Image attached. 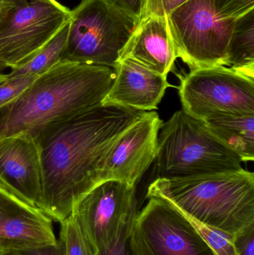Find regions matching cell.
Listing matches in <instances>:
<instances>
[{
    "label": "cell",
    "instance_id": "19",
    "mask_svg": "<svg viewBox=\"0 0 254 255\" xmlns=\"http://www.w3.org/2000/svg\"><path fill=\"white\" fill-rule=\"evenodd\" d=\"M60 224L59 238L64 243L65 255H93L73 214Z\"/></svg>",
    "mask_w": 254,
    "mask_h": 255
},
{
    "label": "cell",
    "instance_id": "10",
    "mask_svg": "<svg viewBox=\"0 0 254 255\" xmlns=\"http://www.w3.org/2000/svg\"><path fill=\"white\" fill-rule=\"evenodd\" d=\"M148 198L131 229L135 255H216L184 214L165 199Z\"/></svg>",
    "mask_w": 254,
    "mask_h": 255
},
{
    "label": "cell",
    "instance_id": "4",
    "mask_svg": "<svg viewBox=\"0 0 254 255\" xmlns=\"http://www.w3.org/2000/svg\"><path fill=\"white\" fill-rule=\"evenodd\" d=\"M158 178L240 170L243 160L206 125L183 109L163 123L158 134Z\"/></svg>",
    "mask_w": 254,
    "mask_h": 255
},
{
    "label": "cell",
    "instance_id": "22",
    "mask_svg": "<svg viewBox=\"0 0 254 255\" xmlns=\"http://www.w3.org/2000/svg\"><path fill=\"white\" fill-rule=\"evenodd\" d=\"M216 14L222 19H237L254 9V0H213Z\"/></svg>",
    "mask_w": 254,
    "mask_h": 255
},
{
    "label": "cell",
    "instance_id": "24",
    "mask_svg": "<svg viewBox=\"0 0 254 255\" xmlns=\"http://www.w3.org/2000/svg\"><path fill=\"white\" fill-rule=\"evenodd\" d=\"M4 255H65L64 243L61 239L56 244L44 246L37 248L29 249L22 251L13 252Z\"/></svg>",
    "mask_w": 254,
    "mask_h": 255
},
{
    "label": "cell",
    "instance_id": "27",
    "mask_svg": "<svg viewBox=\"0 0 254 255\" xmlns=\"http://www.w3.org/2000/svg\"><path fill=\"white\" fill-rule=\"evenodd\" d=\"M131 236V235H130ZM130 236L126 239L124 240L119 247L116 248V251L111 255H135L133 253L132 249L130 244Z\"/></svg>",
    "mask_w": 254,
    "mask_h": 255
},
{
    "label": "cell",
    "instance_id": "1",
    "mask_svg": "<svg viewBox=\"0 0 254 255\" xmlns=\"http://www.w3.org/2000/svg\"><path fill=\"white\" fill-rule=\"evenodd\" d=\"M146 112L102 105L43 130L41 190L37 208L61 223L78 202L101 182V160L118 136Z\"/></svg>",
    "mask_w": 254,
    "mask_h": 255
},
{
    "label": "cell",
    "instance_id": "12",
    "mask_svg": "<svg viewBox=\"0 0 254 255\" xmlns=\"http://www.w3.org/2000/svg\"><path fill=\"white\" fill-rule=\"evenodd\" d=\"M57 241L52 219L0 188V253L52 245Z\"/></svg>",
    "mask_w": 254,
    "mask_h": 255
},
{
    "label": "cell",
    "instance_id": "16",
    "mask_svg": "<svg viewBox=\"0 0 254 255\" xmlns=\"http://www.w3.org/2000/svg\"><path fill=\"white\" fill-rule=\"evenodd\" d=\"M210 131L243 162L254 160V115H218L204 121Z\"/></svg>",
    "mask_w": 254,
    "mask_h": 255
},
{
    "label": "cell",
    "instance_id": "18",
    "mask_svg": "<svg viewBox=\"0 0 254 255\" xmlns=\"http://www.w3.org/2000/svg\"><path fill=\"white\" fill-rule=\"evenodd\" d=\"M70 21L60 30L59 32L33 58L25 64L11 69L7 77L14 76H40L50 70L61 61V55L65 47L68 36Z\"/></svg>",
    "mask_w": 254,
    "mask_h": 255
},
{
    "label": "cell",
    "instance_id": "20",
    "mask_svg": "<svg viewBox=\"0 0 254 255\" xmlns=\"http://www.w3.org/2000/svg\"><path fill=\"white\" fill-rule=\"evenodd\" d=\"M188 220L203 237L215 255H239L234 244L235 237L226 232L197 223L191 219L188 218Z\"/></svg>",
    "mask_w": 254,
    "mask_h": 255
},
{
    "label": "cell",
    "instance_id": "15",
    "mask_svg": "<svg viewBox=\"0 0 254 255\" xmlns=\"http://www.w3.org/2000/svg\"><path fill=\"white\" fill-rule=\"evenodd\" d=\"M114 80L102 105L122 106L140 112H152L172 87L167 76L157 74L129 60H119L113 68Z\"/></svg>",
    "mask_w": 254,
    "mask_h": 255
},
{
    "label": "cell",
    "instance_id": "14",
    "mask_svg": "<svg viewBox=\"0 0 254 255\" xmlns=\"http://www.w3.org/2000/svg\"><path fill=\"white\" fill-rule=\"evenodd\" d=\"M167 25V16L142 15L120 54L119 60H129L161 76H167L177 59Z\"/></svg>",
    "mask_w": 254,
    "mask_h": 255
},
{
    "label": "cell",
    "instance_id": "21",
    "mask_svg": "<svg viewBox=\"0 0 254 255\" xmlns=\"http://www.w3.org/2000/svg\"><path fill=\"white\" fill-rule=\"evenodd\" d=\"M38 76L25 75L7 77L4 82L0 84V109L16 100Z\"/></svg>",
    "mask_w": 254,
    "mask_h": 255
},
{
    "label": "cell",
    "instance_id": "8",
    "mask_svg": "<svg viewBox=\"0 0 254 255\" xmlns=\"http://www.w3.org/2000/svg\"><path fill=\"white\" fill-rule=\"evenodd\" d=\"M135 187L115 180L101 181L85 195L71 214L93 255H111L131 235L137 217Z\"/></svg>",
    "mask_w": 254,
    "mask_h": 255
},
{
    "label": "cell",
    "instance_id": "13",
    "mask_svg": "<svg viewBox=\"0 0 254 255\" xmlns=\"http://www.w3.org/2000/svg\"><path fill=\"white\" fill-rule=\"evenodd\" d=\"M0 188L37 207L41 190L40 151L27 135L0 137Z\"/></svg>",
    "mask_w": 254,
    "mask_h": 255
},
{
    "label": "cell",
    "instance_id": "9",
    "mask_svg": "<svg viewBox=\"0 0 254 255\" xmlns=\"http://www.w3.org/2000/svg\"><path fill=\"white\" fill-rule=\"evenodd\" d=\"M178 77L183 110L193 118L254 115V79L231 67L192 69Z\"/></svg>",
    "mask_w": 254,
    "mask_h": 255
},
{
    "label": "cell",
    "instance_id": "26",
    "mask_svg": "<svg viewBox=\"0 0 254 255\" xmlns=\"http://www.w3.org/2000/svg\"><path fill=\"white\" fill-rule=\"evenodd\" d=\"M113 2L139 21L143 9V0H113Z\"/></svg>",
    "mask_w": 254,
    "mask_h": 255
},
{
    "label": "cell",
    "instance_id": "11",
    "mask_svg": "<svg viewBox=\"0 0 254 255\" xmlns=\"http://www.w3.org/2000/svg\"><path fill=\"white\" fill-rule=\"evenodd\" d=\"M163 121L155 111L146 112L113 142L101 160L100 181L115 180L135 187L156 158Z\"/></svg>",
    "mask_w": 254,
    "mask_h": 255
},
{
    "label": "cell",
    "instance_id": "6",
    "mask_svg": "<svg viewBox=\"0 0 254 255\" xmlns=\"http://www.w3.org/2000/svg\"><path fill=\"white\" fill-rule=\"evenodd\" d=\"M166 16L177 58L190 70L227 67L228 43L237 19H221L213 0H187Z\"/></svg>",
    "mask_w": 254,
    "mask_h": 255
},
{
    "label": "cell",
    "instance_id": "30",
    "mask_svg": "<svg viewBox=\"0 0 254 255\" xmlns=\"http://www.w3.org/2000/svg\"><path fill=\"white\" fill-rule=\"evenodd\" d=\"M0 255H3L2 253H0Z\"/></svg>",
    "mask_w": 254,
    "mask_h": 255
},
{
    "label": "cell",
    "instance_id": "17",
    "mask_svg": "<svg viewBox=\"0 0 254 255\" xmlns=\"http://www.w3.org/2000/svg\"><path fill=\"white\" fill-rule=\"evenodd\" d=\"M227 67L254 79V9L236 20L228 43Z\"/></svg>",
    "mask_w": 254,
    "mask_h": 255
},
{
    "label": "cell",
    "instance_id": "23",
    "mask_svg": "<svg viewBox=\"0 0 254 255\" xmlns=\"http://www.w3.org/2000/svg\"><path fill=\"white\" fill-rule=\"evenodd\" d=\"M186 1L187 0H143L140 16L145 14L164 16L170 10Z\"/></svg>",
    "mask_w": 254,
    "mask_h": 255
},
{
    "label": "cell",
    "instance_id": "2",
    "mask_svg": "<svg viewBox=\"0 0 254 255\" xmlns=\"http://www.w3.org/2000/svg\"><path fill=\"white\" fill-rule=\"evenodd\" d=\"M114 78L110 67L60 61L0 109V137L35 139L49 128L102 106Z\"/></svg>",
    "mask_w": 254,
    "mask_h": 255
},
{
    "label": "cell",
    "instance_id": "29",
    "mask_svg": "<svg viewBox=\"0 0 254 255\" xmlns=\"http://www.w3.org/2000/svg\"><path fill=\"white\" fill-rule=\"evenodd\" d=\"M3 0H0V16H1V8H2Z\"/></svg>",
    "mask_w": 254,
    "mask_h": 255
},
{
    "label": "cell",
    "instance_id": "28",
    "mask_svg": "<svg viewBox=\"0 0 254 255\" xmlns=\"http://www.w3.org/2000/svg\"><path fill=\"white\" fill-rule=\"evenodd\" d=\"M6 68L7 67L2 63L0 62V84L2 83L3 82H4L7 79V75L3 73V70Z\"/></svg>",
    "mask_w": 254,
    "mask_h": 255
},
{
    "label": "cell",
    "instance_id": "7",
    "mask_svg": "<svg viewBox=\"0 0 254 255\" xmlns=\"http://www.w3.org/2000/svg\"><path fill=\"white\" fill-rule=\"evenodd\" d=\"M71 10L57 0H3L0 62L19 67L38 53L70 21Z\"/></svg>",
    "mask_w": 254,
    "mask_h": 255
},
{
    "label": "cell",
    "instance_id": "5",
    "mask_svg": "<svg viewBox=\"0 0 254 255\" xmlns=\"http://www.w3.org/2000/svg\"><path fill=\"white\" fill-rule=\"evenodd\" d=\"M137 22L113 0H82L71 10L61 61L113 69Z\"/></svg>",
    "mask_w": 254,
    "mask_h": 255
},
{
    "label": "cell",
    "instance_id": "25",
    "mask_svg": "<svg viewBox=\"0 0 254 255\" xmlns=\"http://www.w3.org/2000/svg\"><path fill=\"white\" fill-rule=\"evenodd\" d=\"M234 244L239 255H254V227L235 237Z\"/></svg>",
    "mask_w": 254,
    "mask_h": 255
},
{
    "label": "cell",
    "instance_id": "3",
    "mask_svg": "<svg viewBox=\"0 0 254 255\" xmlns=\"http://www.w3.org/2000/svg\"><path fill=\"white\" fill-rule=\"evenodd\" d=\"M146 196L165 199L188 218L234 237L254 227V174L244 169L158 178Z\"/></svg>",
    "mask_w": 254,
    "mask_h": 255
}]
</instances>
